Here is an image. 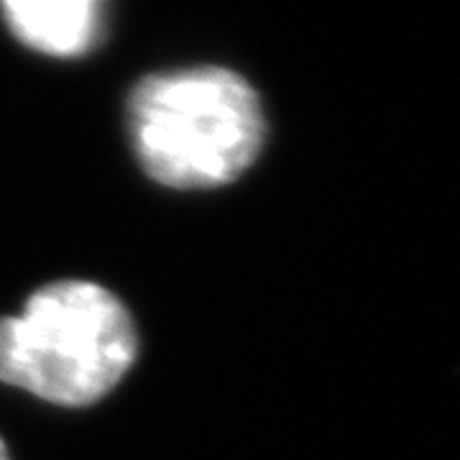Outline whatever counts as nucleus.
I'll return each instance as SVG.
<instances>
[{
    "label": "nucleus",
    "instance_id": "1",
    "mask_svg": "<svg viewBox=\"0 0 460 460\" xmlns=\"http://www.w3.org/2000/svg\"><path fill=\"white\" fill-rule=\"evenodd\" d=\"M133 156L172 190H215L243 177L266 144L261 98L243 75L217 65L141 77L126 102Z\"/></svg>",
    "mask_w": 460,
    "mask_h": 460
},
{
    "label": "nucleus",
    "instance_id": "2",
    "mask_svg": "<svg viewBox=\"0 0 460 460\" xmlns=\"http://www.w3.org/2000/svg\"><path fill=\"white\" fill-rule=\"evenodd\" d=\"M138 356L128 307L95 281L36 289L23 313L0 317V381L57 407H90L113 392Z\"/></svg>",
    "mask_w": 460,
    "mask_h": 460
},
{
    "label": "nucleus",
    "instance_id": "3",
    "mask_svg": "<svg viewBox=\"0 0 460 460\" xmlns=\"http://www.w3.org/2000/svg\"><path fill=\"white\" fill-rule=\"evenodd\" d=\"M0 13L23 47L62 59L93 51L105 29L98 0H5Z\"/></svg>",
    "mask_w": 460,
    "mask_h": 460
},
{
    "label": "nucleus",
    "instance_id": "4",
    "mask_svg": "<svg viewBox=\"0 0 460 460\" xmlns=\"http://www.w3.org/2000/svg\"><path fill=\"white\" fill-rule=\"evenodd\" d=\"M0 460H11V453H8V445L3 443V438H0Z\"/></svg>",
    "mask_w": 460,
    "mask_h": 460
}]
</instances>
